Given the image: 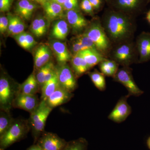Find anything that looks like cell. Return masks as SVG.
Instances as JSON below:
<instances>
[{"label":"cell","instance_id":"obj_35","mask_svg":"<svg viewBox=\"0 0 150 150\" xmlns=\"http://www.w3.org/2000/svg\"><path fill=\"white\" fill-rule=\"evenodd\" d=\"M26 32H23L18 34L14 35L15 39L16 40L19 46L25 49H28L27 42L26 39Z\"/></svg>","mask_w":150,"mask_h":150},{"label":"cell","instance_id":"obj_12","mask_svg":"<svg viewBox=\"0 0 150 150\" xmlns=\"http://www.w3.org/2000/svg\"><path fill=\"white\" fill-rule=\"evenodd\" d=\"M129 95L122 97L108 115V119L115 123H120L126 120L131 112V108L127 102Z\"/></svg>","mask_w":150,"mask_h":150},{"label":"cell","instance_id":"obj_33","mask_svg":"<svg viewBox=\"0 0 150 150\" xmlns=\"http://www.w3.org/2000/svg\"><path fill=\"white\" fill-rule=\"evenodd\" d=\"M30 3L28 0H21L17 4L16 9V13L21 17Z\"/></svg>","mask_w":150,"mask_h":150},{"label":"cell","instance_id":"obj_5","mask_svg":"<svg viewBox=\"0 0 150 150\" xmlns=\"http://www.w3.org/2000/svg\"><path fill=\"white\" fill-rule=\"evenodd\" d=\"M84 33L92 40L100 53L105 57L108 56L112 44L105 33L101 21L96 19L93 22Z\"/></svg>","mask_w":150,"mask_h":150},{"label":"cell","instance_id":"obj_21","mask_svg":"<svg viewBox=\"0 0 150 150\" xmlns=\"http://www.w3.org/2000/svg\"><path fill=\"white\" fill-rule=\"evenodd\" d=\"M72 68L76 77H79L90 69L83 58L79 54H75L71 59Z\"/></svg>","mask_w":150,"mask_h":150},{"label":"cell","instance_id":"obj_18","mask_svg":"<svg viewBox=\"0 0 150 150\" xmlns=\"http://www.w3.org/2000/svg\"><path fill=\"white\" fill-rule=\"evenodd\" d=\"M51 51L48 46L43 44L36 49L34 56V68L38 70L48 64L51 58Z\"/></svg>","mask_w":150,"mask_h":150},{"label":"cell","instance_id":"obj_13","mask_svg":"<svg viewBox=\"0 0 150 150\" xmlns=\"http://www.w3.org/2000/svg\"><path fill=\"white\" fill-rule=\"evenodd\" d=\"M136 45L139 54V63L150 60V33H142L137 38Z\"/></svg>","mask_w":150,"mask_h":150},{"label":"cell","instance_id":"obj_19","mask_svg":"<svg viewBox=\"0 0 150 150\" xmlns=\"http://www.w3.org/2000/svg\"><path fill=\"white\" fill-rule=\"evenodd\" d=\"M78 54L83 58L90 69L106 59L96 49L88 48Z\"/></svg>","mask_w":150,"mask_h":150},{"label":"cell","instance_id":"obj_8","mask_svg":"<svg viewBox=\"0 0 150 150\" xmlns=\"http://www.w3.org/2000/svg\"><path fill=\"white\" fill-rule=\"evenodd\" d=\"M146 0H110V8L136 16L142 11Z\"/></svg>","mask_w":150,"mask_h":150},{"label":"cell","instance_id":"obj_37","mask_svg":"<svg viewBox=\"0 0 150 150\" xmlns=\"http://www.w3.org/2000/svg\"><path fill=\"white\" fill-rule=\"evenodd\" d=\"M36 7V5L33 3H30V4L28 7L25 10L24 13L23 14L21 17L25 19V20H28L31 17L33 11H34Z\"/></svg>","mask_w":150,"mask_h":150},{"label":"cell","instance_id":"obj_41","mask_svg":"<svg viewBox=\"0 0 150 150\" xmlns=\"http://www.w3.org/2000/svg\"><path fill=\"white\" fill-rule=\"evenodd\" d=\"M26 39L28 49L32 48L37 43L33 38V36L27 33H26Z\"/></svg>","mask_w":150,"mask_h":150},{"label":"cell","instance_id":"obj_44","mask_svg":"<svg viewBox=\"0 0 150 150\" xmlns=\"http://www.w3.org/2000/svg\"><path fill=\"white\" fill-rule=\"evenodd\" d=\"M26 150H43L37 144H33Z\"/></svg>","mask_w":150,"mask_h":150},{"label":"cell","instance_id":"obj_22","mask_svg":"<svg viewBox=\"0 0 150 150\" xmlns=\"http://www.w3.org/2000/svg\"><path fill=\"white\" fill-rule=\"evenodd\" d=\"M60 87L56 68V72L53 76L51 79L45 83L41 88L40 90L41 100H46L51 94Z\"/></svg>","mask_w":150,"mask_h":150},{"label":"cell","instance_id":"obj_23","mask_svg":"<svg viewBox=\"0 0 150 150\" xmlns=\"http://www.w3.org/2000/svg\"><path fill=\"white\" fill-rule=\"evenodd\" d=\"M69 31V24L67 21L63 20L56 21L52 29V37L58 40H64L67 38Z\"/></svg>","mask_w":150,"mask_h":150},{"label":"cell","instance_id":"obj_28","mask_svg":"<svg viewBox=\"0 0 150 150\" xmlns=\"http://www.w3.org/2000/svg\"><path fill=\"white\" fill-rule=\"evenodd\" d=\"M76 38L86 48L96 49L95 45L92 40L85 33L78 35Z\"/></svg>","mask_w":150,"mask_h":150},{"label":"cell","instance_id":"obj_42","mask_svg":"<svg viewBox=\"0 0 150 150\" xmlns=\"http://www.w3.org/2000/svg\"><path fill=\"white\" fill-rule=\"evenodd\" d=\"M8 25L7 32L9 35H11L13 30L15 23L16 16H9L8 17Z\"/></svg>","mask_w":150,"mask_h":150},{"label":"cell","instance_id":"obj_4","mask_svg":"<svg viewBox=\"0 0 150 150\" xmlns=\"http://www.w3.org/2000/svg\"><path fill=\"white\" fill-rule=\"evenodd\" d=\"M53 109L46 103L45 100H40L36 109L32 113L28 119L30 131L35 144L39 138L45 132V127L47 118Z\"/></svg>","mask_w":150,"mask_h":150},{"label":"cell","instance_id":"obj_2","mask_svg":"<svg viewBox=\"0 0 150 150\" xmlns=\"http://www.w3.org/2000/svg\"><path fill=\"white\" fill-rule=\"evenodd\" d=\"M108 56L123 67H129L134 63L139 62L137 45L133 40L112 45Z\"/></svg>","mask_w":150,"mask_h":150},{"label":"cell","instance_id":"obj_31","mask_svg":"<svg viewBox=\"0 0 150 150\" xmlns=\"http://www.w3.org/2000/svg\"><path fill=\"white\" fill-rule=\"evenodd\" d=\"M30 30L33 35L36 37L40 38L43 36L40 29L38 17L35 19L33 21L30 25Z\"/></svg>","mask_w":150,"mask_h":150},{"label":"cell","instance_id":"obj_25","mask_svg":"<svg viewBox=\"0 0 150 150\" xmlns=\"http://www.w3.org/2000/svg\"><path fill=\"white\" fill-rule=\"evenodd\" d=\"M56 67L54 66V64L49 62L37 70V72L35 75L38 84L40 86V90L45 83L46 77Z\"/></svg>","mask_w":150,"mask_h":150},{"label":"cell","instance_id":"obj_14","mask_svg":"<svg viewBox=\"0 0 150 150\" xmlns=\"http://www.w3.org/2000/svg\"><path fill=\"white\" fill-rule=\"evenodd\" d=\"M74 96L72 93L67 91L61 87L57 89L45 100L52 109L67 103Z\"/></svg>","mask_w":150,"mask_h":150},{"label":"cell","instance_id":"obj_48","mask_svg":"<svg viewBox=\"0 0 150 150\" xmlns=\"http://www.w3.org/2000/svg\"><path fill=\"white\" fill-rule=\"evenodd\" d=\"M147 145L148 147L150 149V137L149 138L147 141Z\"/></svg>","mask_w":150,"mask_h":150},{"label":"cell","instance_id":"obj_47","mask_svg":"<svg viewBox=\"0 0 150 150\" xmlns=\"http://www.w3.org/2000/svg\"><path fill=\"white\" fill-rule=\"evenodd\" d=\"M38 2L41 3V4H43V3L49 1H52V0H35Z\"/></svg>","mask_w":150,"mask_h":150},{"label":"cell","instance_id":"obj_39","mask_svg":"<svg viewBox=\"0 0 150 150\" xmlns=\"http://www.w3.org/2000/svg\"><path fill=\"white\" fill-rule=\"evenodd\" d=\"M38 18H39V24H40L41 33L42 35H43L46 33L48 29V25L47 20H46L45 18L43 17H39Z\"/></svg>","mask_w":150,"mask_h":150},{"label":"cell","instance_id":"obj_6","mask_svg":"<svg viewBox=\"0 0 150 150\" xmlns=\"http://www.w3.org/2000/svg\"><path fill=\"white\" fill-rule=\"evenodd\" d=\"M20 84L13 82L5 75L0 78V109L11 111L16 97L20 92Z\"/></svg>","mask_w":150,"mask_h":150},{"label":"cell","instance_id":"obj_24","mask_svg":"<svg viewBox=\"0 0 150 150\" xmlns=\"http://www.w3.org/2000/svg\"><path fill=\"white\" fill-rule=\"evenodd\" d=\"M14 119L11 115L10 111L0 110V137L8 130Z\"/></svg>","mask_w":150,"mask_h":150},{"label":"cell","instance_id":"obj_3","mask_svg":"<svg viewBox=\"0 0 150 150\" xmlns=\"http://www.w3.org/2000/svg\"><path fill=\"white\" fill-rule=\"evenodd\" d=\"M30 131L28 120L14 119L8 130L0 137V150H5L14 143L23 139Z\"/></svg>","mask_w":150,"mask_h":150},{"label":"cell","instance_id":"obj_27","mask_svg":"<svg viewBox=\"0 0 150 150\" xmlns=\"http://www.w3.org/2000/svg\"><path fill=\"white\" fill-rule=\"evenodd\" d=\"M88 143L86 139L80 138L78 139L67 142L63 150H87Z\"/></svg>","mask_w":150,"mask_h":150},{"label":"cell","instance_id":"obj_49","mask_svg":"<svg viewBox=\"0 0 150 150\" xmlns=\"http://www.w3.org/2000/svg\"><path fill=\"white\" fill-rule=\"evenodd\" d=\"M105 1H107V2H108L110 1V0H105Z\"/></svg>","mask_w":150,"mask_h":150},{"label":"cell","instance_id":"obj_29","mask_svg":"<svg viewBox=\"0 0 150 150\" xmlns=\"http://www.w3.org/2000/svg\"><path fill=\"white\" fill-rule=\"evenodd\" d=\"M105 59L99 64V69L100 71V72L102 73L105 76L112 77L113 78L117 71L112 69L111 68L108 66L107 64L105 63Z\"/></svg>","mask_w":150,"mask_h":150},{"label":"cell","instance_id":"obj_32","mask_svg":"<svg viewBox=\"0 0 150 150\" xmlns=\"http://www.w3.org/2000/svg\"><path fill=\"white\" fill-rule=\"evenodd\" d=\"M62 6L67 11H79V0H66Z\"/></svg>","mask_w":150,"mask_h":150},{"label":"cell","instance_id":"obj_16","mask_svg":"<svg viewBox=\"0 0 150 150\" xmlns=\"http://www.w3.org/2000/svg\"><path fill=\"white\" fill-rule=\"evenodd\" d=\"M42 6L48 20L53 21L61 18L64 15V8L61 5L53 1L42 4Z\"/></svg>","mask_w":150,"mask_h":150},{"label":"cell","instance_id":"obj_9","mask_svg":"<svg viewBox=\"0 0 150 150\" xmlns=\"http://www.w3.org/2000/svg\"><path fill=\"white\" fill-rule=\"evenodd\" d=\"M60 86L72 93L77 87L76 77L68 65H60L56 67Z\"/></svg>","mask_w":150,"mask_h":150},{"label":"cell","instance_id":"obj_10","mask_svg":"<svg viewBox=\"0 0 150 150\" xmlns=\"http://www.w3.org/2000/svg\"><path fill=\"white\" fill-rule=\"evenodd\" d=\"M67 142L57 134L45 131L36 144L43 150H63Z\"/></svg>","mask_w":150,"mask_h":150},{"label":"cell","instance_id":"obj_46","mask_svg":"<svg viewBox=\"0 0 150 150\" xmlns=\"http://www.w3.org/2000/svg\"><path fill=\"white\" fill-rule=\"evenodd\" d=\"M146 19L150 24V10L148 11L146 15Z\"/></svg>","mask_w":150,"mask_h":150},{"label":"cell","instance_id":"obj_34","mask_svg":"<svg viewBox=\"0 0 150 150\" xmlns=\"http://www.w3.org/2000/svg\"><path fill=\"white\" fill-rule=\"evenodd\" d=\"M80 8L82 10L86 13L93 15L94 10L89 0H82L80 4Z\"/></svg>","mask_w":150,"mask_h":150},{"label":"cell","instance_id":"obj_30","mask_svg":"<svg viewBox=\"0 0 150 150\" xmlns=\"http://www.w3.org/2000/svg\"><path fill=\"white\" fill-rule=\"evenodd\" d=\"M24 29L25 24L23 22L20 18L16 16L15 23L11 35L14 36L20 34L24 32Z\"/></svg>","mask_w":150,"mask_h":150},{"label":"cell","instance_id":"obj_15","mask_svg":"<svg viewBox=\"0 0 150 150\" xmlns=\"http://www.w3.org/2000/svg\"><path fill=\"white\" fill-rule=\"evenodd\" d=\"M67 22L76 32H80L88 26V22L79 11H67Z\"/></svg>","mask_w":150,"mask_h":150},{"label":"cell","instance_id":"obj_43","mask_svg":"<svg viewBox=\"0 0 150 150\" xmlns=\"http://www.w3.org/2000/svg\"><path fill=\"white\" fill-rule=\"evenodd\" d=\"M94 10H98L101 7L102 0H89Z\"/></svg>","mask_w":150,"mask_h":150},{"label":"cell","instance_id":"obj_20","mask_svg":"<svg viewBox=\"0 0 150 150\" xmlns=\"http://www.w3.org/2000/svg\"><path fill=\"white\" fill-rule=\"evenodd\" d=\"M20 92L30 95H36L40 91L35 74L33 73L23 83L20 84Z\"/></svg>","mask_w":150,"mask_h":150},{"label":"cell","instance_id":"obj_38","mask_svg":"<svg viewBox=\"0 0 150 150\" xmlns=\"http://www.w3.org/2000/svg\"><path fill=\"white\" fill-rule=\"evenodd\" d=\"M8 25V18L5 16L0 17V32L1 33L7 31Z\"/></svg>","mask_w":150,"mask_h":150},{"label":"cell","instance_id":"obj_40","mask_svg":"<svg viewBox=\"0 0 150 150\" xmlns=\"http://www.w3.org/2000/svg\"><path fill=\"white\" fill-rule=\"evenodd\" d=\"M12 0H0V11L5 12L8 11L11 4Z\"/></svg>","mask_w":150,"mask_h":150},{"label":"cell","instance_id":"obj_26","mask_svg":"<svg viewBox=\"0 0 150 150\" xmlns=\"http://www.w3.org/2000/svg\"><path fill=\"white\" fill-rule=\"evenodd\" d=\"M88 75L95 86L100 91H104L106 88L105 76L97 70L88 73Z\"/></svg>","mask_w":150,"mask_h":150},{"label":"cell","instance_id":"obj_11","mask_svg":"<svg viewBox=\"0 0 150 150\" xmlns=\"http://www.w3.org/2000/svg\"><path fill=\"white\" fill-rule=\"evenodd\" d=\"M40 101L36 95L19 92L14 100L13 107L22 109L31 114L36 109Z\"/></svg>","mask_w":150,"mask_h":150},{"label":"cell","instance_id":"obj_36","mask_svg":"<svg viewBox=\"0 0 150 150\" xmlns=\"http://www.w3.org/2000/svg\"><path fill=\"white\" fill-rule=\"evenodd\" d=\"M87 49H88V48H86V47L83 46L76 38L75 40H74V42L72 43V49L73 52L74 53V55L77 54L81 51Z\"/></svg>","mask_w":150,"mask_h":150},{"label":"cell","instance_id":"obj_17","mask_svg":"<svg viewBox=\"0 0 150 150\" xmlns=\"http://www.w3.org/2000/svg\"><path fill=\"white\" fill-rule=\"evenodd\" d=\"M51 47L60 65L65 64L71 60V54L64 43L55 40L51 43Z\"/></svg>","mask_w":150,"mask_h":150},{"label":"cell","instance_id":"obj_1","mask_svg":"<svg viewBox=\"0 0 150 150\" xmlns=\"http://www.w3.org/2000/svg\"><path fill=\"white\" fill-rule=\"evenodd\" d=\"M102 16L101 24L112 46L133 40L137 29L135 17L111 8Z\"/></svg>","mask_w":150,"mask_h":150},{"label":"cell","instance_id":"obj_7","mask_svg":"<svg viewBox=\"0 0 150 150\" xmlns=\"http://www.w3.org/2000/svg\"><path fill=\"white\" fill-rule=\"evenodd\" d=\"M113 78L115 81L120 83L125 86L129 96H139L144 93L134 81L131 70L129 67H123L118 69Z\"/></svg>","mask_w":150,"mask_h":150},{"label":"cell","instance_id":"obj_45","mask_svg":"<svg viewBox=\"0 0 150 150\" xmlns=\"http://www.w3.org/2000/svg\"><path fill=\"white\" fill-rule=\"evenodd\" d=\"M52 1H54L55 2L58 3V4L61 5L62 6H63L66 0H52Z\"/></svg>","mask_w":150,"mask_h":150}]
</instances>
